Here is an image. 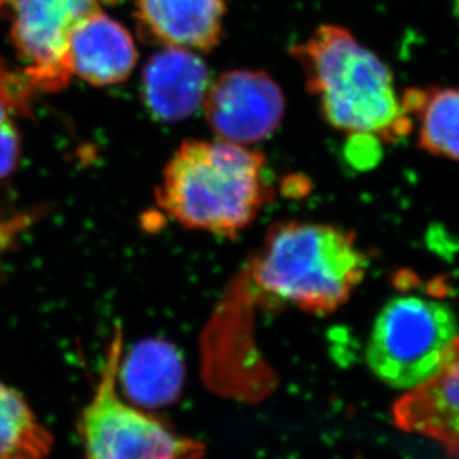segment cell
Here are the masks:
<instances>
[{"instance_id":"2","label":"cell","mask_w":459,"mask_h":459,"mask_svg":"<svg viewBox=\"0 0 459 459\" xmlns=\"http://www.w3.org/2000/svg\"><path fill=\"white\" fill-rule=\"evenodd\" d=\"M324 119L339 132L395 143L413 130L393 74L344 27L325 24L291 48Z\"/></svg>"},{"instance_id":"13","label":"cell","mask_w":459,"mask_h":459,"mask_svg":"<svg viewBox=\"0 0 459 459\" xmlns=\"http://www.w3.org/2000/svg\"><path fill=\"white\" fill-rule=\"evenodd\" d=\"M402 100L420 148L459 161V89H409Z\"/></svg>"},{"instance_id":"7","label":"cell","mask_w":459,"mask_h":459,"mask_svg":"<svg viewBox=\"0 0 459 459\" xmlns=\"http://www.w3.org/2000/svg\"><path fill=\"white\" fill-rule=\"evenodd\" d=\"M202 107L218 139L251 146L276 132L285 99L264 72L231 71L211 81Z\"/></svg>"},{"instance_id":"1","label":"cell","mask_w":459,"mask_h":459,"mask_svg":"<svg viewBox=\"0 0 459 459\" xmlns=\"http://www.w3.org/2000/svg\"><path fill=\"white\" fill-rule=\"evenodd\" d=\"M368 265L351 230L290 220L270 227L242 278L252 297L328 315L351 299Z\"/></svg>"},{"instance_id":"6","label":"cell","mask_w":459,"mask_h":459,"mask_svg":"<svg viewBox=\"0 0 459 459\" xmlns=\"http://www.w3.org/2000/svg\"><path fill=\"white\" fill-rule=\"evenodd\" d=\"M102 0H0L11 39L26 63L35 90L58 91L69 84L67 44L78 22L100 9Z\"/></svg>"},{"instance_id":"5","label":"cell","mask_w":459,"mask_h":459,"mask_svg":"<svg viewBox=\"0 0 459 459\" xmlns=\"http://www.w3.org/2000/svg\"><path fill=\"white\" fill-rule=\"evenodd\" d=\"M121 353L118 334L81 415L85 459H204L202 443L179 436L124 397L118 386Z\"/></svg>"},{"instance_id":"4","label":"cell","mask_w":459,"mask_h":459,"mask_svg":"<svg viewBox=\"0 0 459 459\" xmlns=\"http://www.w3.org/2000/svg\"><path fill=\"white\" fill-rule=\"evenodd\" d=\"M458 339L451 306L420 294H400L376 316L367 362L384 384L411 391L442 370Z\"/></svg>"},{"instance_id":"3","label":"cell","mask_w":459,"mask_h":459,"mask_svg":"<svg viewBox=\"0 0 459 459\" xmlns=\"http://www.w3.org/2000/svg\"><path fill=\"white\" fill-rule=\"evenodd\" d=\"M273 195L261 152L221 139H195L184 142L164 169L157 202L186 229L234 238Z\"/></svg>"},{"instance_id":"9","label":"cell","mask_w":459,"mask_h":459,"mask_svg":"<svg viewBox=\"0 0 459 459\" xmlns=\"http://www.w3.org/2000/svg\"><path fill=\"white\" fill-rule=\"evenodd\" d=\"M137 49L132 35L102 9L76 24L67 44L72 76L98 87L127 80L136 66Z\"/></svg>"},{"instance_id":"12","label":"cell","mask_w":459,"mask_h":459,"mask_svg":"<svg viewBox=\"0 0 459 459\" xmlns=\"http://www.w3.org/2000/svg\"><path fill=\"white\" fill-rule=\"evenodd\" d=\"M184 367L177 349L163 341H146L119 358V391L142 407H161L181 393Z\"/></svg>"},{"instance_id":"14","label":"cell","mask_w":459,"mask_h":459,"mask_svg":"<svg viewBox=\"0 0 459 459\" xmlns=\"http://www.w3.org/2000/svg\"><path fill=\"white\" fill-rule=\"evenodd\" d=\"M53 446L26 398L0 380V459H47Z\"/></svg>"},{"instance_id":"15","label":"cell","mask_w":459,"mask_h":459,"mask_svg":"<svg viewBox=\"0 0 459 459\" xmlns=\"http://www.w3.org/2000/svg\"><path fill=\"white\" fill-rule=\"evenodd\" d=\"M33 85L22 74H13L0 63V179L17 169L22 136L17 117L29 111Z\"/></svg>"},{"instance_id":"8","label":"cell","mask_w":459,"mask_h":459,"mask_svg":"<svg viewBox=\"0 0 459 459\" xmlns=\"http://www.w3.org/2000/svg\"><path fill=\"white\" fill-rule=\"evenodd\" d=\"M209 84L208 66L195 51L166 47L146 63L142 98L155 119L175 123L204 105Z\"/></svg>"},{"instance_id":"11","label":"cell","mask_w":459,"mask_h":459,"mask_svg":"<svg viewBox=\"0 0 459 459\" xmlns=\"http://www.w3.org/2000/svg\"><path fill=\"white\" fill-rule=\"evenodd\" d=\"M224 15V0H136L143 35L173 48L209 51L217 47Z\"/></svg>"},{"instance_id":"10","label":"cell","mask_w":459,"mask_h":459,"mask_svg":"<svg viewBox=\"0 0 459 459\" xmlns=\"http://www.w3.org/2000/svg\"><path fill=\"white\" fill-rule=\"evenodd\" d=\"M394 420L459 456V339L442 370L395 403Z\"/></svg>"}]
</instances>
